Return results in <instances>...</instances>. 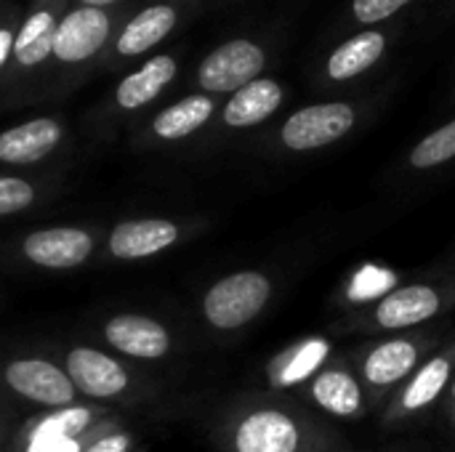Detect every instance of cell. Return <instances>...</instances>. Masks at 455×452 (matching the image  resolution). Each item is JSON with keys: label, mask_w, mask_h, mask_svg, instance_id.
Listing matches in <instances>:
<instances>
[{"label": "cell", "mask_w": 455, "mask_h": 452, "mask_svg": "<svg viewBox=\"0 0 455 452\" xmlns=\"http://www.w3.org/2000/svg\"><path fill=\"white\" fill-rule=\"evenodd\" d=\"M272 298V280L261 272L221 277L203 298V314L216 330H237L253 322Z\"/></svg>", "instance_id": "cell-1"}, {"label": "cell", "mask_w": 455, "mask_h": 452, "mask_svg": "<svg viewBox=\"0 0 455 452\" xmlns=\"http://www.w3.org/2000/svg\"><path fill=\"white\" fill-rule=\"evenodd\" d=\"M360 120L355 101H320L296 109L280 128V144L291 152H317L347 139Z\"/></svg>", "instance_id": "cell-2"}, {"label": "cell", "mask_w": 455, "mask_h": 452, "mask_svg": "<svg viewBox=\"0 0 455 452\" xmlns=\"http://www.w3.org/2000/svg\"><path fill=\"white\" fill-rule=\"evenodd\" d=\"M232 452H309V432L291 410L261 405L237 418Z\"/></svg>", "instance_id": "cell-3"}, {"label": "cell", "mask_w": 455, "mask_h": 452, "mask_svg": "<svg viewBox=\"0 0 455 452\" xmlns=\"http://www.w3.org/2000/svg\"><path fill=\"white\" fill-rule=\"evenodd\" d=\"M267 51L248 37H235L213 48L197 67V83L205 93H235L261 77Z\"/></svg>", "instance_id": "cell-4"}, {"label": "cell", "mask_w": 455, "mask_h": 452, "mask_svg": "<svg viewBox=\"0 0 455 452\" xmlns=\"http://www.w3.org/2000/svg\"><path fill=\"white\" fill-rule=\"evenodd\" d=\"M445 309V296L424 282L403 285L389 290L368 312V325L373 330H408L435 320Z\"/></svg>", "instance_id": "cell-5"}, {"label": "cell", "mask_w": 455, "mask_h": 452, "mask_svg": "<svg viewBox=\"0 0 455 452\" xmlns=\"http://www.w3.org/2000/svg\"><path fill=\"white\" fill-rule=\"evenodd\" d=\"M421 354H424V344L413 338L395 336V338L379 341L376 346L365 352L363 365H360L365 389L376 397L392 392L395 386H400L419 370Z\"/></svg>", "instance_id": "cell-6"}, {"label": "cell", "mask_w": 455, "mask_h": 452, "mask_svg": "<svg viewBox=\"0 0 455 452\" xmlns=\"http://www.w3.org/2000/svg\"><path fill=\"white\" fill-rule=\"evenodd\" d=\"M392 35L395 32L389 27H371V29L352 32L328 53L323 64V77L328 83L344 85L368 75L387 56L392 45Z\"/></svg>", "instance_id": "cell-7"}, {"label": "cell", "mask_w": 455, "mask_h": 452, "mask_svg": "<svg viewBox=\"0 0 455 452\" xmlns=\"http://www.w3.org/2000/svg\"><path fill=\"white\" fill-rule=\"evenodd\" d=\"M5 384L24 400L45 408H69L75 386L69 376L48 360H13L3 370Z\"/></svg>", "instance_id": "cell-8"}, {"label": "cell", "mask_w": 455, "mask_h": 452, "mask_svg": "<svg viewBox=\"0 0 455 452\" xmlns=\"http://www.w3.org/2000/svg\"><path fill=\"white\" fill-rule=\"evenodd\" d=\"M109 32H112V21L101 8L80 5L56 24L53 56L64 64L85 61L107 43Z\"/></svg>", "instance_id": "cell-9"}, {"label": "cell", "mask_w": 455, "mask_h": 452, "mask_svg": "<svg viewBox=\"0 0 455 452\" xmlns=\"http://www.w3.org/2000/svg\"><path fill=\"white\" fill-rule=\"evenodd\" d=\"M64 373L69 376L75 392L91 400H112L123 394L131 384L125 368L117 360L88 346H77L67 354Z\"/></svg>", "instance_id": "cell-10"}, {"label": "cell", "mask_w": 455, "mask_h": 452, "mask_svg": "<svg viewBox=\"0 0 455 452\" xmlns=\"http://www.w3.org/2000/svg\"><path fill=\"white\" fill-rule=\"evenodd\" d=\"M93 237L85 229L75 226H53L27 234L21 242V253L27 261L43 269H75L91 258Z\"/></svg>", "instance_id": "cell-11"}, {"label": "cell", "mask_w": 455, "mask_h": 452, "mask_svg": "<svg viewBox=\"0 0 455 452\" xmlns=\"http://www.w3.org/2000/svg\"><path fill=\"white\" fill-rule=\"evenodd\" d=\"M455 373V346L432 354L429 360H424L419 365V370L405 381V386L400 389L397 400L392 402L389 418H408L413 413L427 410L429 405H435L451 386Z\"/></svg>", "instance_id": "cell-12"}, {"label": "cell", "mask_w": 455, "mask_h": 452, "mask_svg": "<svg viewBox=\"0 0 455 452\" xmlns=\"http://www.w3.org/2000/svg\"><path fill=\"white\" fill-rule=\"evenodd\" d=\"M104 338L112 349L133 360H160L171 352V333L152 317L120 314L104 325Z\"/></svg>", "instance_id": "cell-13"}, {"label": "cell", "mask_w": 455, "mask_h": 452, "mask_svg": "<svg viewBox=\"0 0 455 452\" xmlns=\"http://www.w3.org/2000/svg\"><path fill=\"white\" fill-rule=\"evenodd\" d=\"M179 240V226L168 218L123 221L109 234V253L120 261L149 258Z\"/></svg>", "instance_id": "cell-14"}, {"label": "cell", "mask_w": 455, "mask_h": 452, "mask_svg": "<svg viewBox=\"0 0 455 452\" xmlns=\"http://www.w3.org/2000/svg\"><path fill=\"white\" fill-rule=\"evenodd\" d=\"M309 397L336 418H357L365 410L363 384L347 368H320L309 381Z\"/></svg>", "instance_id": "cell-15"}, {"label": "cell", "mask_w": 455, "mask_h": 452, "mask_svg": "<svg viewBox=\"0 0 455 452\" xmlns=\"http://www.w3.org/2000/svg\"><path fill=\"white\" fill-rule=\"evenodd\" d=\"M285 99V88L272 77H256L253 83L243 85L232 93L224 104L221 120L227 128H253L269 120Z\"/></svg>", "instance_id": "cell-16"}, {"label": "cell", "mask_w": 455, "mask_h": 452, "mask_svg": "<svg viewBox=\"0 0 455 452\" xmlns=\"http://www.w3.org/2000/svg\"><path fill=\"white\" fill-rule=\"evenodd\" d=\"M61 133V125L51 117H37L16 128H8L0 133V163L32 165L59 147Z\"/></svg>", "instance_id": "cell-17"}, {"label": "cell", "mask_w": 455, "mask_h": 452, "mask_svg": "<svg viewBox=\"0 0 455 452\" xmlns=\"http://www.w3.org/2000/svg\"><path fill=\"white\" fill-rule=\"evenodd\" d=\"M173 77H176V59L168 53L152 56L136 72L120 80L115 91V101L123 109H141L149 101H155Z\"/></svg>", "instance_id": "cell-18"}, {"label": "cell", "mask_w": 455, "mask_h": 452, "mask_svg": "<svg viewBox=\"0 0 455 452\" xmlns=\"http://www.w3.org/2000/svg\"><path fill=\"white\" fill-rule=\"evenodd\" d=\"M176 27V11L171 5H149L139 11L120 32L117 37V53L120 56H139L157 43H163L171 29Z\"/></svg>", "instance_id": "cell-19"}, {"label": "cell", "mask_w": 455, "mask_h": 452, "mask_svg": "<svg viewBox=\"0 0 455 452\" xmlns=\"http://www.w3.org/2000/svg\"><path fill=\"white\" fill-rule=\"evenodd\" d=\"M211 117H213V99L205 93H192V96L165 107L152 120V131H155V136H160L165 141H176V139H187L195 131H200Z\"/></svg>", "instance_id": "cell-20"}, {"label": "cell", "mask_w": 455, "mask_h": 452, "mask_svg": "<svg viewBox=\"0 0 455 452\" xmlns=\"http://www.w3.org/2000/svg\"><path fill=\"white\" fill-rule=\"evenodd\" d=\"M56 19L51 11H35L27 16L21 29L13 35V59L21 67H37L48 56H53Z\"/></svg>", "instance_id": "cell-21"}, {"label": "cell", "mask_w": 455, "mask_h": 452, "mask_svg": "<svg viewBox=\"0 0 455 452\" xmlns=\"http://www.w3.org/2000/svg\"><path fill=\"white\" fill-rule=\"evenodd\" d=\"M328 354H331L328 341H323V338L301 341L299 346L288 349L272 365V381H275V386H296V384L312 381V376L320 370V365L325 362Z\"/></svg>", "instance_id": "cell-22"}, {"label": "cell", "mask_w": 455, "mask_h": 452, "mask_svg": "<svg viewBox=\"0 0 455 452\" xmlns=\"http://www.w3.org/2000/svg\"><path fill=\"white\" fill-rule=\"evenodd\" d=\"M455 160V117L451 123L435 128L429 136H424L408 155V165L416 170L440 168Z\"/></svg>", "instance_id": "cell-23"}, {"label": "cell", "mask_w": 455, "mask_h": 452, "mask_svg": "<svg viewBox=\"0 0 455 452\" xmlns=\"http://www.w3.org/2000/svg\"><path fill=\"white\" fill-rule=\"evenodd\" d=\"M93 421V413L88 408H61L51 416L35 421L27 437H59V440H77Z\"/></svg>", "instance_id": "cell-24"}, {"label": "cell", "mask_w": 455, "mask_h": 452, "mask_svg": "<svg viewBox=\"0 0 455 452\" xmlns=\"http://www.w3.org/2000/svg\"><path fill=\"white\" fill-rule=\"evenodd\" d=\"M416 0H349V21L360 29L384 27Z\"/></svg>", "instance_id": "cell-25"}, {"label": "cell", "mask_w": 455, "mask_h": 452, "mask_svg": "<svg viewBox=\"0 0 455 452\" xmlns=\"http://www.w3.org/2000/svg\"><path fill=\"white\" fill-rule=\"evenodd\" d=\"M35 202V189L24 178L0 176V216L21 213Z\"/></svg>", "instance_id": "cell-26"}, {"label": "cell", "mask_w": 455, "mask_h": 452, "mask_svg": "<svg viewBox=\"0 0 455 452\" xmlns=\"http://www.w3.org/2000/svg\"><path fill=\"white\" fill-rule=\"evenodd\" d=\"M24 452H83L77 440H59V437H27Z\"/></svg>", "instance_id": "cell-27"}, {"label": "cell", "mask_w": 455, "mask_h": 452, "mask_svg": "<svg viewBox=\"0 0 455 452\" xmlns=\"http://www.w3.org/2000/svg\"><path fill=\"white\" fill-rule=\"evenodd\" d=\"M83 452H131V437L123 434V432H115V434H107V437L96 440L91 448H85Z\"/></svg>", "instance_id": "cell-28"}, {"label": "cell", "mask_w": 455, "mask_h": 452, "mask_svg": "<svg viewBox=\"0 0 455 452\" xmlns=\"http://www.w3.org/2000/svg\"><path fill=\"white\" fill-rule=\"evenodd\" d=\"M8 56H13V32L0 27V69L5 67Z\"/></svg>", "instance_id": "cell-29"}, {"label": "cell", "mask_w": 455, "mask_h": 452, "mask_svg": "<svg viewBox=\"0 0 455 452\" xmlns=\"http://www.w3.org/2000/svg\"><path fill=\"white\" fill-rule=\"evenodd\" d=\"M448 413H451V418L455 421V373H453V381H451V386H448Z\"/></svg>", "instance_id": "cell-30"}, {"label": "cell", "mask_w": 455, "mask_h": 452, "mask_svg": "<svg viewBox=\"0 0 455 452\" xmlns=\"http://www.w3.org/2000/svg\"><path fill=\"white\" fill-rule=\"evenodd\" d=\"M77 3H83V5H88V8H104V5H109V3H115V0H77Z\"/></svg>", "instance_id": "cell-31"}, {"label": "cell", "mask_w": 455, "mask_h": 452, "mask_svg": "<svg viewBox=\"0 0 455 452\" xmlns=\"http://www.w3.org/2000/svg\"><path fill=\"white\" fill-rule=\"evenodd\" d=\"M445 11H448V13L455 11V0H445Z\"/></svg>", "instance_id": "cell-32"}]
</instances>
